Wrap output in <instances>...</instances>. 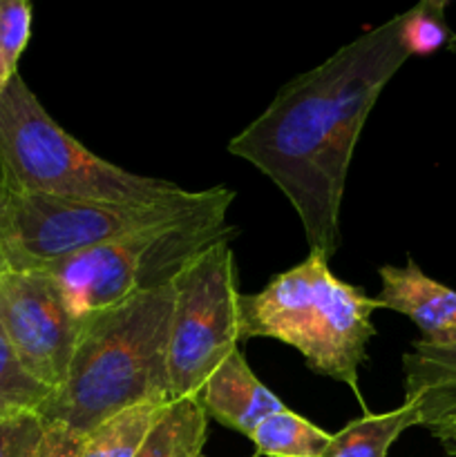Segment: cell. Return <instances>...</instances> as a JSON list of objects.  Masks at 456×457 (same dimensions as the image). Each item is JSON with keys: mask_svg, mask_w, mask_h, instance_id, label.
Masks as SVG:
<instances>
[{"mask_svg": "<svg viewBox=\"0 0 456 457\" xmlns=\"http://www.w3.org/2000/svg\"><path fill=\"white\" fill-rule=\"evenodd\" d=\"M208 437V413L197 397H182L165 406L134 457H201Z\"/></svg>", "mask_w": 456, "mask_h": 457, "instance_id": "obj_12", "label": "cell"}, {"mask_svg": "<svg viewBox=\"0 0 456 457\" xmlns=\"http://www.w3.org/2000/svg\"><path fill=\"white\" fill-rule=\"evenodd\" d=\"M9 79H12V74L7 71V67H4V61H3V54H0V92L4 89V85L9 83Z\"/></svg>", "mask_w": 456, "mask_h": 457, "instance_id": "obj_23", "label": "cell"}, {"mask_svg": "<svg viewBox=\"0 0 456 457\" xmlns=\"http://www.w3.org/2000/svg\"><path fill=\"white\" fill-rule=\"evenodd\" d=\"M45 436L40 415L0 420V457H36Z\"/></svg>", "mask_w": 456, "mask_h": 457, "instance_id": "obj_19", "label": "cell"}, {"mask_svg": "<svg viewBox=\"0 0 456 457\" xmlns=\"http://www.w3.org/2000/svg\"><path fill=\"white\" fill-rule=\"evenodd\" d=\"M405 402L418 411V427L436 428L456 418V339L445 344L418 342L402 357Z\"/></svg>", "mask_w": 456, "mask_h": 457, "instance_id": "obj_11", "label": "cell"}, {"mask_svg": "<svg viewBox=\"0 0 456 457\" xmlns=\"http://www.w3.org/2000/svg\"><path fill=\"white\" fill-rule=\"evenodd\" d=\"M0 161L9 195L152 204L183 192L168 179L128 172L89 152L47 114L21 74H13L0 92Z\"/></svg>", "mask_w": 456, "mask_h": 457, "instance_id": "obj_4", "label": "cell"}, {"mask_svg": "<svg viewBox=\"0 0 456 457\" xmlns=\"http://www.w3.org/2000/svg\"><path fill=\"white\" fill-rule=\"evenodd\" d=\"M231 204L232 199L222 201L195 217L83 250L45 272L56 279L76 317L106 311L134 295L173 284L197 254L219 241L232 239L237 228L228 223Z\"/></svg>", "mask_w": 456, "mask_h": 457, "instance_id": "obj_6", "label": "cell"}, {"mask_svg": "<svg viewBox=\"0 0 456 457\" xmlns=\"http://www.w3.org/2000/svg\"><path fill=\"white\" fill-rule=\"evenodd\" d=\"M168 404H141L110 418L85 436L80 457H134Z\"/></svg>", "mask_w": 456, "mask_h": 457, "instance_id": "obj_15", "label": "cell"}, {"mask_svg": "<svg viewBox=\"0 0 456 457\" xmlns=\"http://www.w3.org/2000/svg\"><path fill=\"white\" fill-rule=\"evenodd\" d=\"M0 221H3V208H0Z\"/></svg>", "mask_w": 456, "mask_h": 457, "instance_id": "obj_25", "label": "cell"}, {"mask_svg": "<svg viewBox=\"0 0 456 457\" xmlns=\"http://www.w3.org/2000/svg\"><path fill=\"white\" fill-rule=\"evenodd\" d=\"M9 199V183H7V174H4L3 161H0V208H4Z\"/></svg>", "mask_w": 456, "mask_h": 457, "instance_id": "obj_22", "label": "cell"}, {"mask_svg": "<svg viewBox=\"0 0 456 457\" xmlns=\"http://www.w3.org/2000/svg\"><path fill=\"white\" fill-rule=\"evenodd\" d=\"M411 427H418V411L411 402L387 413H367L331 436L322 457H389L393 442Z\"/></svg>", "mask_w": 456, "mask_h": 457, "instance_id": "obj_13", "label": "cell"}, {"mask_svg": "<svg viewBox=\"0 0 456 457\" xmlns=\"http://www.w3.org/2000/svg\"><path fill=\"white\" fill-rule=\"evenodd\" d=\"M31 36V4L27 0H0V54L9 74H18V61Z\"/></svg>", "mask_w": 456, "mask_h": 457, "instance_id": "obj_18", "label": "cell"}, {"mask_svg": "<svg viewBox=\"0 0 456 457\" xmlns=\"http://www.w3.org/2000/svg\"><path fill=\"white\" fill-rule=\"evenodd\" d=\"M228 199H235V192L226 186L183 190L152 204L72 201L36 192H12L0 221V266L47 270L72 254L148 228L195 217Z\"/></svg>", "mask_w": 456, "mask_h": 457, "instance_id": "obj_5", "label": "cell"}, {"mask_svg": "<svg viewBox=\"0 0 456 457\" xmlns=\"http://www.w3.org/2000/svg\"><path fill=\"white\" fill-rule=\"evenodd\" d=\"M83 324L49 272L0 266V328L21 364L52 391L65 382Z\"/></svg>", "mask_w": 456, "mask_h": 457, "instance_id": "obj_8", "label": "cell"}, {"mask_svg": "<svg viewBox=\"0 0 456 457\" xmlns=\"http://www.w3.org/2000/svg\"><path fill=\"white\" fill-rule=\"evenodd\" d=\"M432 436L441 442L443 449H445L447 453L456 457V418L447 420V422H443L441 427L432 428Z\"/></svg>", "mask_w": 456, "mask_h": 457, "instance_id": "obj_21", "label": "cell"}, {"mask_svg": "<svg viewBox=\"0 0 456 457\" xmlns=\"http://www.w3.org/2000/svg\"><path fill=\"white\" fill-rule=\"evenodd\" d=\"M447 0H423L401 13V38L410 56H429L452 43L454 34L445 21Z\"/></svg>", "mask_w": 456, "mask_h": 457, "instance_id": "obj_17", "label": "cell"}, {"mask_svg": "<svg viewBox=\"0 0 456 457\" xmlns=\"http://www.w3.org/2000/svg\"><path fill=\"white\" fill-rule=\"evenodd\" d=\"M168 379L173 400L197 397L240 335V290L231 239L210 245L173 279Z\"/></svg>", "mask_w": 456, "mask_h": 457, "instance_id": "obj_7", "label": "cell"}, {"mask_svg": "<svg viewBox=\"0 0 456 457\" xmlns=\"http://www.w3.org/2000/svg\"><path fill=\"white\" fill-rule=\"evenodd\" d=\"M450 47H452V49H456V36H454V38H452V43H450Z\"/></svg>", "mask_w": 456, "mask_h": 457, "instance_id": "obj_24", "label": "cell"}, {"mask_svg": "<svg viewBox=\"0 0 456 457\" xmlns=\"http://www.w3.org/2000/svg\"><path fill=\"white\" fill-rule=\"evenodd\" d=\"M378 308V299L338 279L329 259L311 250L259 293L240 295V335L241 342L266 337L295 348L313 373L347 384L365 406L358 370L376 337Z\"/></svg>", "mask_w": 456, "mask_h": 457, "instance_id": "obj_3", "label": "cell"}, {"mask_svg": "<svg viewBox=\"0 0 456 457\" xmlns=\"http://www.w3.org/2000/svg\"><path fill=\"white\" fill-rule=\"evenodd\" d=\"M85 436L58 424H45V436L36 457H80Z\"/></svg>", "mask_w": 456, "mask_h": 457, "instance_id": "obj_20", "label": "cell"}, {"mask_svg": "<svg viewBox=\"0 0 456 457\" xmlns=\"http://www.w3.org/2000/svg\"><path fill=\"white\" fill-rule=\"evenodd\" d=\"M255 457H322L331 436L291 409H282L258 424L249 437Z\"/></svg>", "mask_w": 456, "mask_h": 457, "instance_id": "obj_14", "label": "cell"}, {"mask_svg": "<svg viewBox=\"0 0 456 457\" xmlns=\"http://www.w3.org/2000/svg\"><path fill=\"white\" fill-rule=\"evenodd\" d=\"M401 13L295 76L228 143L293 205L313 253L340 250V208L353 150L384 85L407 62Z\"/></svg>", "mask_w": 456, "mask_h": 457, "instance_id": "obj_1", "label": "cell"}, {"mask_svg": "<svg viewBox=\"0 0 456 457\" xmlns=\"http://www.w3.org/2000/svg\"><path fill=\"white\" fill-rule=\"evenodd\" d=\"M197 400L201 402L208 418L246 437H250V433L268 415L286 409L284 402L255 378L240 348H235L210 373Z\"/></svg>", "mask_w": 456, "mask_h": 457, "instance_id": "obj_10", "label": "cell"}, {"mask_svg": "<svg viewBox=\"0 0 456 457\" xmlns=\"http://www.w3.org/2000/svg\"><path fill=\"white\" fill-rule=\"evenodd\" d=\"M52 393V388L38 382L21 364L7 335L0 328V420L31 413L38 415Z\"/></svg>", "mask_w": 456, "mask_h": 457, "instance_id": "obj_16", "label": "cell"}, {"mask_svg": "<svg viewBox=\"0 0 456 457\" xmlns=\"http://www.w3.org/2000/svg\"><path fill=\"white\" fill-rule=\"evenodd\" d=\"M173 284L85 315L61 388L40 409L45 424L88 436L141 404L173 402L168 335Z\"/></svg>", "mask_w": 456, "mask_h": 457, "instance_id": "obj_2", "label": "cell"}, {"mask_svg": "<svg viewBox=\"0 0 456 457\" xmlns=\"http://www.w3.org/2000/svg\"><path fill=\"white\" fill-rule=\"evenodd\" d=\"M380 308L410 317L423 333V342L445 344L456 339V293L432 279L414 259L407 266L378 268Z\"/></svg>", "mask_w": 456, "mask_h": 457, "instance_id": "obj_9", "label": "cell"}]
</instances>
